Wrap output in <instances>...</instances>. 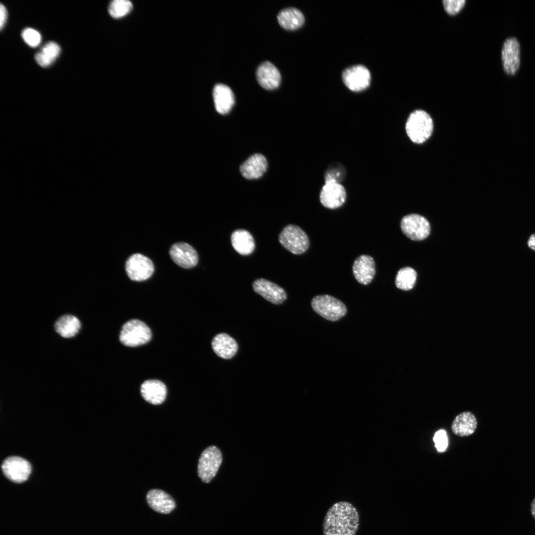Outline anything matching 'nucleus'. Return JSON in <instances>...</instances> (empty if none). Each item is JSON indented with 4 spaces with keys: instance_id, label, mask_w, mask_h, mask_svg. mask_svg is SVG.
<instances>
[{
    "instance_id": "obj_1",
    "label": "nucleus",
    "mask_w": 535,
    "mask_h": 535,
    "mask_svg": "<svg viewBox=\"0 0 535 535\" xmlns=\"http://www.w3.org/2000/svg\"><path fill=\"white\" fill-rule=\"evenodd\" d=\"M359 524V516L351 504L341 502L328 510L323 523L324 535H354Z\"/></svg>"
},
{
    "instance_id": "obj_2",
    "label": "nucleus",
    "mask_w": 535,
    "mask_h": 535,
    "mask_svg": "<svg viewBox=\"0 0 535 535\" xmlns=\"http://www.w3.org/2000/svg\"><path fill=\"white\" fill-rule=\"evenodd\" d=\"M433 129V121L429 114L422 109L411 112L406 122L405 130L414 143L421 144L431 136Z\"/></svg>"
},
{
    "instance_id": "obj_3",
    "label": "nucleus",
    "mask_w": 535,
    "mask_h": 535,
    "mask_svg": "<svg viewBox=\"0 0 535 535\" xmlns=\"http://www.w3.org/2000/svg\"><path fill=\"white\" fill-rule=\"evenodd\" d=\"M280 244L286 250L295 255L305 253L309 248V239L300 227L294 224L285 226L278 236Z\"/></svg>"
},
{
    "instance_id": "obj_4",
    "label": "nucleus",
    "mask_w": 535,
    "mask_h": 535,
    "mask_svg": "<svg viewBox=\"0 0 535 535\" xmlns=\"http://www.w3.org/2000/svg\"><path fill=\"white\" fill-rule=\"evenodd\" d=\"M152 337L150 328L143 321L133 319L122 326L119 340L124 345L136 347L149 342Z\"/></svg>"
},
{
    "instance_id": "obj_5",
    "label": "nucleus",
    "mask_w": 535,
    "mask_h": 535,
    "mask_svg": "<svg viewBox=\"0 0 535 535\" xmlns=\"http://www.w3.org/2000/svg\"><path fill=\"white\" fill-rule=\"evenodd\" d=\"M314 311L330 321H336L347 313L345 305L339 300L329 295H318L311 302Z\"/></svg>"
},
{
    "instance_id": "obj_6",
    "label": "nucleus",
    "mask_w": 535,
    "mask_h": 535,
    "mask_svg": "<svg viewBox=\"0 0 535 535\" xmlns=\"http://www.w3.org/2000/svg\"><path fill=\"white\" fill-rule=\"evenodd\" d=\"M222 454L215 446L206 448L201 453L198 464V474L204 482H209L215 476L222 462Z\"/></svg>"
},
{
    "instance_id": "obj_7",
    "label": "nucleus",
    "mask_w": 535,
    "mask_h": 535,
    "mask_svg": "<svg viewBox=\"0 0 535 535\" xmlns=\"http://www.w3.org/2000/svg\"><path fill=\"white\" fill-rule=\"evenodd\" d=\"M125 270L131 280L141 281L151 277L154 271V266L148 257L137 253L131 255L127 260Z\"/></svg>"
},
{
    "instance_id": "obj_8",
    "label": "nucleus",
    "mask_w": 535,
    "mask_h": 535,
    "mask_svg": "<svg viewBox=\"0 0 535 535\" xmlns=\"http://www.w3.org/2000/svg\"><path fill=\"white\" fill-rule=\"evenodd\" d=\"M401 228L410 239L420 241L426 238L430 233V224L424 217L411 214L404 216L401 221Z\"/></svg>"
},
{
    "instance_id": "obj_9",
    "label": "nucleus",
    "mask_w": 535,
    "mask_h": 535,
    "mask_svg": "<svg viewBox=\"0 0 535 535\" xmlns=\"http://www.w3.org/2000/svg\"><path fill=\"white\" fill-rule=\"evenodd\" d=\"M342 80L346 86L354 92L367 89L371 82L369 70L362 65H356L345 69L342 73Z\"/></svg>"
},
{
    "instance_id": "obj_10",
    "label": "nucleus",
    "mask_w": 535,
    "mask_h": 535,
    "mask_svg": "<svg viewBox=\"0 0 535 535\" xmlns=\"http://www.w3.org/2000/svg\"><path fill=\"white\" fill-rule=\"evenodd\" d=\"M1 469L5 477L17 483L26 481L31 471L30 463L25 459L17 456L9 457L3 462Z\"/></svg>"
},
{
    "instance_id": "obj_11",
    "label": "nucleus",
    "mask_w": 535,
    "mask_h": 535,
    "mask_svg": "<svg viewBox=\"0 0 535 535\" xmlns=\"http://www.w3.org/2000/svg\"><path fill=\"white\" fill-rule=\"evenodd\" d=\"M520 47L515 37L507 39L503 43L501 57L504 71L509 75H514L518 70L520 63Z\"/></svg>"
},
{
    "instance_id": "obj_12",
    "label": "nucleus",
    "mask_w": 535,
    "mask_h": 535,
    "mask_svg": "<svg viewBox=\"0 0 535 535\" xmlns=\"http://www.w3.org/2000/svg\"><path fill=\"white\" fill-rule=\"evenodd\" d=\"M252 286L256 293L273 304H281L287 299V294L284 289L266 279L261 278L256 279Z\"/></svg>"
},
{
    "instance_id": "obj_13",
    "label": "nucleus",
    "mask_w": 535,
    "mask_h": 535,
    "mask_svg": "<svg viewBox=\"0 0 535 535\" xmlns=\"http://www.w3.org/2000/svg\"><path fill=\"white\" fill-rule=\"evenodd\" d=\"M346 193L344 187L334 182L326 183L320 195L321 204L325 208L334 209L341 207L345 202Z\"/></svg>"
},
{
    "instance_id": "obj_14",
    "label": "nucleus",
    "mask_w": 535,
    "mask_h": 535,
    "mask_svg": "<svg viewBox=\"0 0 535 535\" xmlns=\"http://www.w3.org/2000/svg\"><path fill=\"white\" fill-rule=\"evenodd\" d=\"M169 254L174 263L183 268H191L198 262L197 251L186 243L180 242L173 244L170 248Z\"/></svg>"
},
{
    "instance_id": "obj_15",
    "label": "nucleus",
    "mask_w": 535,
    "mask_h": 535,
    "mask_svg": "<svg viewBox=\"0 0 535 535\" xmlns=\"http://www.w3.org/2000/svg\"><path fill=\"white\" fill-rule=\"evenodd\" d=\"M352 270L356 279L361 284L370 283L375 273V266L374 259L370 256L362 255L354 261Z\"/></svg>"
},
{
    "instance_id": "obj_16",
    "label": "nucleus",
    "mask_w": 535,
    "mask_h": 535,
    "mask_svg": "<svg viewBox=\"0 0 535 535\" xmlns=\"http://www.w3.org/2000/svg\"><path fill=\"white\" fill-rule=\"evenodd\" d=\"M256 78L260 85L268 90L277 88L281 81L279 71L269 61H265L259 66L256 71Z\"/></svg>"
},
{
    "instance_id": "obj_17",
    "label": "nucleus",
    "mask_w": 535,
    "mask_h": 535,
    "mask_svg": "<svg viewBox=\"0 0 535 535\" xmlns=\"http://www.w3.org/2000/svg\"><path fill=\"white\" fill-rule=\"evenodd\" d=\"M140 392L143 398L153 405H159L165 400L167 390L165 384L156 379L147 380L141 386Z\"/></svg>"
},
{
    "instance_id": "obj_18",
    "label": "nucleus",
    "mask_w": 535,
    "mask_h": 535,
    "mask_svg": "<svg viewBox=\"0 0 535 535\" xmlns=\"http://www.w3.org/2000/svg\"><path fill=\"white\" fill-rule=\"evenodd\" d=\"M146 498L150 507L160 513H170L175 507L173 499L167 493L160 489L150 490L147 494Z\"/></svg>"
},
{
    "instance_id": "obj_19",
    "label": "nucleus",
    "mask_w": 535,
    "mask_h": 535,
    "mask_svg": "<svg viewBox=\"0 0 535 535\" xmlns=\"http://www.w3.org/2000/svg\"><path fill=\"white\" fill-rule=\"evenodd\" d=\"M268 161L266 158L260 154L250 157L240 166V171L242 176L248 179L261 177L266 172Z\"/></svg>"
},
{
    "instance_id": "obj_20",
    "label": "nucleus",
    "mask_w": 535,
    "mask_h": 535,
    "mask_svg": "<svg viewBox=\"0 0 535 535\" xmlns=\"http://www.w3.org/2000/svg\"><path fill=\"white\" fill-rule=\"evenodd\" d=\"M213 95L215 109L221 114L228 113L234 103V96L231 89L222 84H217L214 88Z\"/></svg>"
},
{
    "instance_id": "obj_21",
    "label": "nucleus",
    "mask_w": 535,
    "mask_h": 535,
    "mask_svg": "<svg viewBox=\"0 0 535 535\" xmlns=\"http://www.w3.org/2000/svg\"><path fill=\"white\" fill-rule=\"evenodd\" d=\"M212 347L218 357L224 359H230L234 357L238 348L236 341L225 333H219L214 337Z\"/></svg>"
},
{
    "instance_id": "obj_22",
    "label": "nucleus",
    "mask_w": 535,
    "mask_h": 535,
    "mask_svg": "<svg viewBox=\"0 0 535 535\" xmlns=\"http://www.w3.org/2000/svg\"><path fill=\"white\" fill-rule=\"evenodd\" d=\"M230 240L234 249L241 255H249L255 248L253 236L245 229H239L234 231L231 235Z\"/></svg>"
},
{
    "instance_id": "obj_23",
    "label": "nucleus",
    "mask_w": 535,
    "mask_h": 535,
    "mask_svg": "<svg viewBox=\"0 0 535 535\" xmlns=\"http://www.w3.org/2000/svg\"><path fill=\"white\" fill-rule=\"evenodd\" d=\"M477 425V422L474 415L470 412H464L455 417L452 423L451 429L455 434L465 436L473 433Z\"/></svg>"
},
{
    "instance_id": "obj_24",
    "label": "nucleus",
    "mask_w": 535,
    "mask_h": 535,
    "mask_svg": "<svg viewBox=\"0 0 535 535\" xmlns=\"http://www.w3.org/2000/svg\"><path fill=\"white\" fill-rule=\"evenodd\" d=\"M279 25L284 29L289 31L297 30L304 23L305 18L303 13L294 7L285 8L277 15Z\"/></svg>"
},
{
    "instance_id": "obj_25",
    "label": "nucleus",
    "mask_w": 535,
    "mask_h": 535,
    "mask_svg": "<svg viewBox=\"0 0 535 535\" xmlns=\"http://www.w3.org/2000/svg\"><path fill=\"white\" fill-rule=\"evenodd\" d=\"M55 331L61 336L69 338L75 336L79 331L81 324L80 320L71 315L59 317L54 324Z\"/></svg>"
},
{
    "instance_id": "obj_26",
    "label": "nucleus",
    "mask_w": 535,
    "mask_h": 535,
    "mask_svg": "<svg viewBox=\"0 0 535 535\" xmlns=\"http://www.w3.org/2000/svg\"><path fill=\"white\" fill-rule=\"evenodd\" d=\"M60 51V47L56 43L49 42L36 54L35 60L42 67L49 66L59 56Z\"/></svg>"
},
{
    "instance_id": "obj_27",
    "label": "nucleus",
    "mask_w": 535,
    "mask_h": 535,
    "mask_svg": "<svg viewBox=\"0 0 535 535\" xmlns=\"http://www.w3.org/2000/svg\"><path fill=\"white\" fill-rule=\"evenodd\" d=\"M416 277L417 273L414 269L410 267L402 268L396 276V286L403 290H410L415 284Z\"/></svg>"
},
{
    "instance_id": "obj_28",
    "label": "nucleus",
    "mask_w": 535,
    "mask_h": 535,
    "mask_svg": "<svg viewBox=\"0 0 535 535\" xmlns=\"http://www.w3.org/2000/svg\"><path fill=\"white\" fill-rule=\"evenodd\" d=\"M132 2L127 0H114L108 7L110 15L114 18H119L127 15L132 10Z\"/></svg>"
},
{
    "instance_id": "obj_29",
    "label": "nucleus",
    "mask_w": 535,
    "mask_h": 535,
    "mask_svg": "<svg viewBox=\"0 0 535 535\" xmlns=\"http://www.w3.org/2000/svg\"><path fill=\"white\" fill-rule=\"evenodd\" d=\"M21 37L28 46L33 48L38 46L42 40L40 33L31 28L24 29L22 31Z\"/></svg>"
},
{
    "instance_id": "obj_30",
    "label": "nucleus",
    "mask_w": 535,
    "mask_h": 535,
    "mask_svg": "<svg viewBox=\"0 0 535 535\" xmlns=\"http://www.w3.org/2000/svg\"><path fill=\"white\" fill-rule=\"evenodd\" d=\"M443 5L445 10L450 15L458 13L464 6L465 0H444Z\"/></svg>"
},
{
    "instance_id": "obj_31",
    "label": "nucleus",
    "mask_w": 535,
    "mask_h": 535,
    "mask_svg": "<svg viewBox=\"0 0 535 535\" xmlns=\"http://www.w3.org/2000/svg\"><path fill=\"white\" fill-rule=\"evenodd\" d=\"M433 441L435 442V446L439 452L443 451L447 446L448 440L446 433L444 430H440L437 431L434 436Z\"/></svg>"
},
{
    "instance_id": "obj_32",
    "label": "nucleus",
    "mask_w": 535,
    "mask_h": 535,
    "mask_svg": "<svg viewBox=\"0 0 535 535\" xmlns=\"http://www.w3.org/2000/svg\"><path fill=\"white\" fill-rule=\"evenodd\" d=\"M344 173L340 168H333L328 170L325 175V182H334L338 183L343 178Z\"/></svg>"
},
{
    "instance_id": "obj_33",
    "label": "nucleus",
    "mask_w": 535,
    "mask_h": 535,
    "mask_svg": "<svg viewBox=\"0 0 535 535\" xmlns=\"http://www.w3.org/2000/svg\"><path fill=\"white\" fill-rule=\"evenodd\" d=\"M0 29L2 30L6 23L7 17L6 8L2 3L0 4Z\"/></svg>"
},
{
    "instance_id": "obj_34",
    "label": "nucleus",
    "mask_w": 535,
    "mask_h": 535,
    "mask_svg": "<svg viewBox=\"0 0 535 535\" xmlns=\"http://www.w3.org/2000/svg\"><path fill=\"white\" fill-rule=\"evenodd\" d=\"M527 244L530 249L535 251V234H533L530 236Z\"/></svg>"
},
{
    "instance_id": "obj_35",
    "label": "nucleus",
    "mask_w": 535,
    "mask_h": 535,
    "mask_svg": "<svg viewBox=\"0 0 535 535\" xmlns=\"http://www.w3.org/2000/svg\"><path fill=\"white\" fill-rule=\"evenodd\" d=\"M531 514L535 519V498L533 500L531 504Z\"/></svg>"
}]
</instances>
